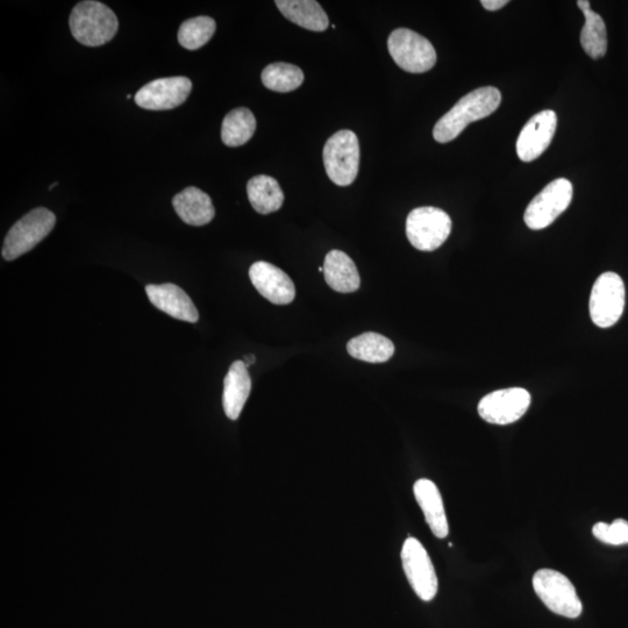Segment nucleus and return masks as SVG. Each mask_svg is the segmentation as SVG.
Here are the masks:
<instances>
[{
    "label": "nucleus",
    "mask_w": 628,
    "mask_h": 628,
    "mask_svg": "<svg viewBox=\"0 0 628 628\" xmlns=\"http://www.w3.org/2000/svg\"><path fill=\"white\" fill-rule=\"evenodd\" d=\"M530 405V392L523 388L497 390L481 399L478 415L490 424L509 425L523 418Z\"/></svg>",
    "instance_id": "obj_11"
},
{
    "label": "nucleus",
    "mask_w": 628,
    "mask_h": 628,
    "mask_svg": "<svg viewBox=\"0 0 628 628\" xmlns=\"http://www.w3.org/2000/svg\"><path fill=\"white\" fill-rule=\"evenodd\" d=\"M452 232V219L444 210L418 208L406 219V235L411 245L421 252H433L447 241Z\"/></svg>",
    "instance_id": "obj_7"
},
{
    "label": "nucleus",
    "mask_w": 628,
    "mask_h": 628,
    "mask_svg": "<svg viewBox=\"0 0 628 628\" xmlns=\"http://www.w3.org/2000/svg\"><path fill=\"white\" fill-rule=\"evenodd\" d=\"M558 116L552 110L541 111L527 121L517 141V154L520 160L532 162L537 160L551 145Z\"/></svg>",
    "instance_id": "obj_13"
},
{
    "label": "nucleus",
    "mask_w": 628,
    "mask_h": 628,
    "mask_svg": "<svg viewBox=\"0 0 628 628\" xmlns=\"http://www.w3.org/2000/svg\"><path fill=\"white\" fill-rule=\"evenodd\" d=\"M57 184H59V183H57V182H56V183L52 184V185H51V187H49V190L54 189V188L56 187V185H57Z\"/></svg>",
    "instance_id": "obj_30"
},
{
    "label": "nucleus",
    "mask_w": 628,
    "mask_h": 628,
    "mask_svg": "<svg viewBox=\"0 0 628 628\" xmlns=\"http://www.w3.org/2000/svg\"><path fill=\"white\" fill-rule=\"evenodd\" d=\"M244 360H245V361H244V362H245V365H246V366H247V368H248V367H251L252 365H254V363H255V361H256V358H255V356H254V355H252V354H251V355H246Z\"/></svg>",
    "instance_id": "obj_29"
},
{
    "label": "nucleus",
    "mask_w": 628,
    "mask_h": 628,
    "mask_svg": "<svg viewBox=\"0 0 628 628\" xmlns=\"http://www.w3.org/2000/svg\"><path fill=\"white\" fill-rule=\"evenodd\" d=\"M261 78L264 87L285 94L301 87L304 82V73L295 64L276 62L264 68Z\"/></svg>",
    "instance_id": "obj_25"
},
{
    "label": "nucleus",
    "mask_w": 628,
    "mask_h": 628,
    "mask_svg": "<svg viewBox=\"0 0 628 628\" xmlns=\"http://www.w3.org/2000/svg\"><path fill=\"white\" fill-rule=\"evenodd\" d=\"M149 301L155 308L178 320L197 323L199 313L191 298L176 284H149L146 287Z\"/></svg>",
    "instance_id": "obj_15"
},
{
    "label": "nucleus",
    "mask_w": 628,
    "mask_h": 628,
    "mask_svg": "<svg viewBox=\"0 0 628 628\" xmlns=\"http://www.w3.org/2000/svg\"><path fill=\"white\" fill-rule=\"evenodd\" d=\"M216 28V21L210 17L191 18L181 25L180 31H178V42L188 51H197V49L208 44L216 32Z\"/></svg>",
    "instance_id": "obj_26"
},
{
    "label": "nucleus",
    "mask_w": 628,
    "mask_h": 628,
    "mask_svg": "<svg viewBox=\"0 0 628 628\" xmlns=\"http://www.w3.org/2000/svg\"><path fill=\"white\" fill-rule=\"evenodd\" d=\"M389 53L397 66L411 74H423L437 63L430 41L408 28H398L388 39Z\"/></svg>",
    "instance_id": "obj_6"
},
{
    "label": "nucleus",
    "mask_w": 628,
    "mask_h": 628,
    "mask_svg": "<svg viewBox=\"0 0 628 628\" xmlns=\"http://www.w3.org/2000/svg\"><path fill=\"white\" fill-rule=\"evenodd\" d=\"M481 4L485 10L498 11L503 9L505 5H508V0H482Z\"/></svg>",
    "instance_id": "obj_28"
},
{
    "label": "nucleus",
    "mask_w": 628,
    "mask_h": 628,
    "mask_svg": "<svg viewBox=\"0 0 628 628\" xmlns=\"http://www.w3.org/2000/svg\"><path fill=\"white\" fill-rule=\"evenodd\" d=\"M502 102L497 88L485 87L462 97L434 126L433 138L439 144H447L459 137L467 126L494 113Z\"/></svg>",
    "instance_id": "obj_1"
},
{
    "label": "nucleus",
    "mask_w": 628,
    "mask_h": 628,
    "mask_svg": "<svg viewBox=\"0 0 628 628\" xmlns=\"http://www.w3.org/2000/svg\"><path fill=\"white\" fill-rule=\"evenodd\" d=\"M595 537L606 545L622 546L628 544V522L617 519L612 524L597 523L592 528Z\"/></svg>",
    "instance_id": "obj_27"
},
{
    "label": "nucleus",
    "mask_w": 628,
    "mask_h": 628,
    "mask_svg": "<svg viewBox=\"0 0 628 628\" xmlns=\"http://www.w3.org/2000/svg\"><path fill=\"white\" fill-rule=\"evenodd\" d=\"M413 492L432 533L439 539H445L449 533V526L444 501L437 485L426 478H421L413 485Z\"/></svg>",
    "instance_id": "obj_16"
},
{
    "label": "nucleus",
    "mask_w": 628,
    "mask_h": 628,
    "mask_svg": "<svg viewBox=\"0 0 628 628\" xmlns=\"http://www.w3.org/2000/svg\"><path fill=\"white\" fill-rule=\"evenodd\" d=\"M533 588L542 603L555 615L570 619L581 616V599L567 576L556 570L540 569L533 576Z\"/></svg>",
    "instance_id": "obj_5"
},
{
    "label": "nucleus",
    "mask_w": 628,
    "mask_h": 628,
    "mask_svg": "<svg viewBox=\"0 0 628 628\" xmlns=\"http://www.w3.org/2000/svg\"><path fill=\"white\" fill-rule=\"evenodd\" d=\"M590 317L594 324L609 328L618 323L625 309V285L618 274L605 273L597 278L590 296Z\"/></svg>",
    "instance_id": "obj_8"
},
{
    "label": "nucleus",
    "mask_w": 628,
    "mask_h": 628,
    "mask_svg": "<svg viewBox=\"0 0 628 628\" xmlns=\"http://www.w3.org/2000/svg\"><path fill=\"white\" fill-rule=\"evenodd\" d=\"M247 195L253 209L261 214L276 212L284 203L283 190L275 178L259 175L249 180Z\"/></svg>",
    "instance_id": "obj_23"
},
{
    "label": "nucleus",
    "mask_w": 628,
    "mask_h": 628,
    "mask_svg": "<svg viewBox=\"0 0 628 628\" xmlns=\"http://www.w3.org/2000/svg\"><path fill=\"white\" fill-rule=\"evenodd\" d=\"M192 82L187 77L159 78L149 82L135 95V103L141 109L151 111L173 110L187 101Z\"/></svg>",
    "instance_id": "obj_12"
},
{
    "label": "nucleus",
    "mask_w": 628,
    "mask_h": 628,
    "mask_svg": "<svg viewBox=\"0 0 628 628\" xmlns=\"http://www.w3.org/2000/svg\"><path fill=\"white\" fill-rule=\"evenodd\" d=\"M404 573L416 595L431 602L438 594V576L425 547L416 538L404 541L401 553Z\"/></svg>",
    "instance_id": "obj_10"
},
{
    "label": "nucleus",
    "mask_w": 628,
    "mask_h": 628,
    "mask_svg": "<svg viewBox=\"0 0 628 628\" xmlns=\"http://www.w3.org/2000/svg\"><path fill=\"white\" fill-rule=\"evenodd\" d=\"M573 194V184L566 178L549 183L527 206L524 214L527 227L539 231L551 226L569 208Z\"/></svg>",
    "instance_id": "obj_9"
},
{
    "label": "nucleus",
    "mask_w": 628,
    "mask_h": 628,
    "mask_svg": "<svg viewBox=\"0 0 628 628\" xmlns=\"http://www.w3.org/2000/svg\"><path fill=\"white\" fill-rule=\"evenodd\" d=\"M318 270L320 271V273H324V267H319Z\"/></svg>",
    "instance_id": "obj_31"
},
{
    "label": "nucleus",
    "mask_w": 628,
    "mask_h": 628,
    "mask_svg": "<svg viewBox=\"0 0 628 628\" xmlns=\"http://www.w3.org/2000/svg\"><path fill=\"white\" fill-rule=\"evenodd\" d=\"M347 352L354 359L369 363H384L395 354V346L384 335L367 332L347 344Z\"/></svg>",
    "instance_id": "obj_22"
},
{
    "label": "nucleus",
    "mask_w": 628,
    "mask_h": 628,
    "mask_svg": "<svg viewBox=\"0 0 628 628\" xmlns=\"http://www.w3.org/2000/svg\"><path fill=\"white\" fill-rule=\"evenodd\" d=\"M252 380L244 361H235L224 381L223 406L227 418L239 419L251 395Z\"/></svg>",
    "instance_id": "obj_17"
},
{
    "label": "nucleus",
    "mask_w": 628,
    "mask_h": 628,
    "mask_svg": "<svg viewBox=\"0 0 628 628\" xmlns=\"http://www.w3.org/2000/svg\"><path fill=\"white\" fill-rule=\"evenodd\" d=\"M70 31L80 44L99 47L107 44L117 34L119 21L109 6L87 0L78 3L69 18Z\"/></svg>",
    "instance_id": "obj_2"
},
{
    "label": "nucleus",
    "mask_w": 628,
    "mask_h": 628,
    "mask_svg": "<svg viewBox=\"0 0 628 628\" xmlns=\"http://www.w3.org/2000/svg\"><path fill=\"white\" fill-rule=\"evenodd\" d=\"M325 281L328 287L341 294L359 290L361 278L354 261L338 249L326 255L324 263Z\"/></svg>",
    "instance_id": "obj_18"
},
{
    "label": "nucleus",
    "mask_w": 628,
    "mask_h": 628,
    "mask_svg": "<svg viewBox=\"0 0 628 628\" xmlns=\"http://www.w3.org/2000/svg\"><path fill=\"white\" fill-rule=\"evenodd\" d=\"M323 157L327 176L339 187H348L358 177L360 144L354 132L342 130L333 134L326 142Z\"/></svg>",
    "instance_id": "obj_3"
},
{
    "label": "nucleus",
    "mask_w": 628,
    "mask_h": 628,
    "mask_svg": "<svg viewBox=\"0 0 628 628\" xmlns=\"http://www.w3.org/2000/svg\"><path fill=\"white\" fill-rule=\"evenodd\" d=\"M55 224L56 217L52 211L38 208L28 212L7 233L2 251L3 258L6 261H13L32 251L48 237Z\"/></svg>",
    "instance_id": "obj_4"
},
{
    "label": "nucleus",
    "mask_w": 628,
    "mask_h": 628,
    "mask_svg": "<svg viewBox=\"0 0 628 628\" xmlns=\"http://www.w3.org/2000/svg\"><path fill=\"white\" fill-rule=\"evenodd\" d=\"M256 119L251 110L239 107L227 114L221 127V140L227 147H240L253 138Z\"/></svg>",
    "instance_id": "obj_24"
},
{
    "label": "nucleus",
    "mask_w": 628,
    "mask_h": 628,
    "mask_svg": "<svg viewBox=\"0 0 628 628\" xmlns=\"http://www.w3.org/2000/svg\"><path fill=\"white\" fill-rule=\"evenodd\" d=\"M275 4L284 18L305 30L324 32L330 26L323 7L314 0H277Z\"/></svg>",
    "instance_id": "obj_20"
},
{
    "label": "nucleus",
    "mask_w": 628,
    "mask_h": 628,
    "mask_svg": "<svg viewBox=\"0 0 628 628\" xmlns=\"http://www.w3.org/2000/svg\"><path fill=\"white\" fill-rule=\"evenodd\" d=\"M577 6L585 17L581 32L582 48L591 59H602L608 51V35H606L604 20L598 13L591 10L588 0H578Z\"/></svg>",
    "instance_id": "obj_21"
},
{
    "label": "nucleus",
    "mask_w": 628,
    "mask_h": 628,
    "mask_svg": "<svg viewBox=\"0 0 628 628\" xmlns=\"http://www.w3.org/2000/svg\"><path fill=\"white\" fill-rule=\"evenodd\" d=\"M249 278L254 288L276 305H288L294 302L296 288L291 278L274 264L259 261L249 269Z\"/></svg>",
    "instance_id": "obj_14"
},
{
    "label": "nucleus",
    "mask_w": 628,
    "mask_h": 628,
    "mask_svg": "<svg viewBox=\"0 0 628 628\" xmlns=\"http://www.w3.org/2000/svg\"><path fill=\"white\" fill-rule=\"evenodd\" d=\"M173 205L178 217L191 226L208 225L216 216L210 196L195 187L184 189L177 194L173 199Z\"/></svg>",
    "instance_id": "obj_19"
}]
</instances>
